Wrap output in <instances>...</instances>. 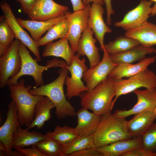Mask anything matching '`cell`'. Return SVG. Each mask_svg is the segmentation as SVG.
Wrapping results in <instances>:
<instances>
[{"label":"cell","mask_w":156,"mask_h":156,"mask_svg":"<svg viewBox=\"0 0 156 156\" xmlns=\"http://www.w3.org/2000/svg\"><path fill=\"white\" fill-rule=\"evenodd\" d=\"M15 150L20 152L25 156H45L35 145L30 146V147L17 148Z\"/></svg>","instance_id":"obj_35"},{"label":"cell","mask_w":156,"mask_h":156,"mask_svg":"<svg viewBox=\"0 0 156 156\" xmlns=\"http://www.w3.org/2000/svg\"><path fill=\"white\" fill-rule=\"evenodd\" d=\"M103 58L97 65L88 69L83 73V79L88 91L92 90L100 83L108 77L111 71L118 64L113 62L109 55L103 51Z\"/></svg>","instance_id":"obj_13"},{"label":"cell","mask_w":156,"mask_h":156,"mask_svg":"<svg viewBox=\"0 0 156 156\" xmlns=\"http://www.w3.org/2000/svg\"><path fill=\"white\" fill-rule=\"evenodd\" d=\"M68 7L53 0H38L27 15L31 20L46 21L59 17L68 11Z\"/></svg>","instance_id":"obj_12"},{"label":"cell","mask_w":156,"mask_h":156,"mask_svg":"<svg viewBox=\"0 0 156 156\" xmlns=\"http://www.w3.org/2000/svg\"><path fill=\"white\" fill-rule=\"evenodd\" d=\"M68 23L66 18L55 23L48 30L46 34L37 42L39 47L45 45L54 40L66 36L68 32Z\"/></svg>","instance_id":"obj_30"},{"label":"cell","mask_w":156,"mask_h":156,"mask_svg":"<svg viewBox=\"0 0 156 156\" xmlns=\"http://www.w3.org/2000/svg\"><path fill=\"white\" fill-rule=\"evenodd\" d=\"M155 49L153 47L146 48L140 44L123 52L109 55V58L113 62L118 64L131 63L144 59L146 55L155 53Z\"/></svg>","instance_id":"obj_25"},{"label":"cell","mask_w":156,"mask_h":156,"mask_svg":"<svg viewBox=\"0 0 156 156\" xmlns=\"http://www.w3.org/2000/svg\"><path fill=\"white\" fill-rule=\"evenodd\" d=\"M8 86L10 96L17 106L18 119L20 125L27 127L35 117L36 104L45 97L30 94L29 91L33 87L29 85L25 86L24 79H21L17 83Z\"/></svg>","instance_id":"obj_4"},{"label":"cell","mask_w":156,"mask_h":156,"mask_svg":"<svg viewBox=\"0 0 156 156\" xmlns=\"http://www.w3.org/2000/svg\"><path fill=\"white\" fill-rule=\"evenodd\" d=\"M88 148H96L92 135L79 136L66 143L61 144L62 156H69Z\"/></svg>","instance_id":"obj_28"},{"label":"cell","mask_w":156,"mask_h":156,"mask_svg":"<svg viewBox=\"0 0 156 156\" xmlns=\"http://www.w3.org/2000/svg\"><path fill=\"white\" fill-rule=\"evenodd\" d=\"M21 42L15 38L6 52L0 57L1 88H4L9 80L16 75L20 70L21 60L18 49Z\"/></svg>","instance_id":"obj_8"},{"label":"cell","mask_w":156,"mask_h":156,"mask_svg":"<svg viewBox=\"0 0 156 156\" xmlns=\"http://www.w3.org/2000/svg\"><path fill=\"white\" fill-rule=\"evenodd\" d=\"M141 148V137L120 140L96 148L103 156H121L126 152Z\"/></svg>","instance_id":"obj_23"},{"label":"cell","mask_w":156,"mask_h":156,"mask_svg":"<svg viewBox=\"0 0 156 156\" xmlns=\"http://www.w3.org/2000/svg\"><path fill=\"white\" fill-rule=\"evenodd\" d=\"M155 114L156 115V107L153 111Z\"/></svg>","instance_id":"obj_44"},{"label":"cell","mask_w":156,"mask_h":156,"mask_svg":"<svg viewBox=\"0 0 156 156\" xmlns=\"http://www.w3.org/2000/svg\"><path fill=\"white\" fill-rule=\"evenodd\" d=\"M94 33L88 26L83 31L77 46V52L80 55H86L92 67L101 61L99 51L100 48L95 45L97 40L93 37Z\"/></svg>","instance_id":"obj_16"},{"label":"cell","mask_w":156,"mask_h":156,"mask_svg":"<svg viewBox=\"0 0 156 156\" xmlns=\"http://www.w3.org/2000/svg\"><path fill=\"white\" fill-rule=\"evenodd\" d=\"M19 125L14 134L12 149L24 148L35 145L46 138L45 134L36 131H30L27 128L23 129Z\"/></svg>","instance_id":"obj_26"},{"label":"cell","mask_w":156,"mask_h":156,"mask_svg":"<svg viewBox=\"0 0 156 156\" xmlns=\"http://www.w3.org/2000/svg\"><path fill=\"white\" fill-rule=\"evenodd\" d=\"M45 134L61 144L66 143L79 136L74 128L66 125L61 127L57 125L53 131L47 132Z\"/></svg>","instance_id":"obj_31"},{"label":"cell","mask_w":156,"mask_h":156,"mask_svg":"<svg viewBox=\"0 0 156 156\" xmlns=\"http://www.w3.org/2000/svg\"><path fill=\"white\" fill-rule=\"evenodd\" d=\"M69 156H103L96 148H88L74 153Z\"/></svg>","instance_id":"obj_36"},{"label":"cell","mask_w":156,"mask_h":156,"mask_svg":"<svg viewBox=\"0 0 156 156\" xmlns=\"http://www.w3.org/2000/svg\"><path fill=\"white\" fill-rule=\"evenodd\" d=\"M11 156H24V155L20 152L17 150L12 151Z\"/></svg>","instance_id":"obj_42"},{"label":"cell","mask_w":156,"mask_h":156,"mask_svg":"<svg viewBox=\"0 0 156 156\" xmlns=\"http://www.w3.org/2000/svg\"><path fill=\"white\" fill-rule=\"evenodd\" d=\"M72 5L74 12L84 9L86 7L83 4L82 0H70Z\"/></svg>","instance_id":"obj_40"},{"label":"cell","mask_w":156,"mask_h":156,"mask_svg":"<svg viewBox=\"0 0 156 156\" xmlns=\"http://www.w3.org/2000/svg\"><path fill=\"white\" fill-rule=\"evenodd\" d=\"M125 36L138 41L146 48L156 45V24L147 21L142 25L126 31Z\"/></svg>","instance_id":"obj_24"},{"label":"cell","mask_w":156,"mask_h":156,"mask_svg":"<svg viewBox=\"0 0 156 156\" xmlns=\"http://www.w3.org/2000/svg\"><path fill=\"white\" fill-rule=\"evenodd\" d=\"M14 34L3 15L0 17V44L9 48L14 41Z\"/></svg>","instance_id":"obj_34"},{"label":"cell","mask_w":156,"mask_h":156,"mask_svg":"<svg viewBox=\"0 0 156 156\" xmlns=\"http://www.w3.org/2000/svg\"><path fill=\"white\" fill-rule=\"evenodd\" d=\"M133 92L137 97V103L129 110H116L112 114L114 116L125 118L143 112L153 111L156 107V88L143 90L137 89Z\"/></svg>","instance_id":"obj_14"},{"label":"cell","mask_w":156,"mask_h":156,"mask_svg":"<svg viewBox=\"0 0 156 156\" xmlns=\"http://www.w3.org/2000/svg\"><path fill=\"white\" fill-rule=\"evenodd\" d=\"M68 71L66 68H61L59 71V76L53 81L38 87H33L29 91L32 95L48 97L55 105V114L59 119L76 116L75 107L67 100L64 92V85Z\"/></svg>","instance_id":"obj_1"},{"label":"cell","mask_w":156,"mask_h":156,"mask_svg":"<svg viewBox=\"0 0 156 156\" xmlns=\"http://www.w3.org/2000/svg\"><path fill=\"white\" fill-rule=\"evenodd\" d=\"M127 124L125 118L116 117L111 113L101 116L96 129L92 135L96 148L131 138Z\"/></svg>","instance_id":"obj_3"},{"label":"cell","mask_w":156,"mask_h":156,"mask_svg":"<svg viewBox=\"0 0 156 156\" xmlns=\"http://www.w3.org/2000/svg\"><path fill=\"white\" fill-rule=\"evenodd\" d=\"M80 57V55L77 53L73 57L70 66L67 65L65 62L60 66L62 68H66L70 73V77L67 75L65 81L67 86L65 96L69 100L74 97L79 96L81 93L88 90L81 80L84 73L88 68L85 64V58L81 59Z\"/></svg>","instance_id":"obj_6"},{"label":"cell","mask_w":156,"mask_h":156,"mask_svg":"<svg viewBox=\"0 0 156 156\" xmlns=\"http://www.w3.org/2000/svg\"><path fill=\"white\" fill-rule=\"evenodd\" d=\"M35 145L45 156H62L61 144L50 137L46 136Z\"/></svg>","instance_id":"obj_32"},{"label":"cell","mask_w":156,"mask_h":156,"mask_svg":"<svg viewBox=\"0 0 156 156\" xmlns=\"http://www.w3.org/2000/svg\"><path fill=\"white\" fill-rule=\"evenodd\" d=\"M102 5L95 3H92L87 24V26L94 31L95 37L100 45L101 50L103 51L105 34L107 33H111L112 31L104 21L103 16L104 10Z\"/></svg>","instance_id":"obj_17"},{"label":"cell","mask_w":156,"mask_h":156,"mask_svg":"<svg viewBox=\"0 0 156 156\" xmlns=\"http://www.w3.org/2000/svg\"><path fill=\"white\" fill-rule=\"evenodd\" d=\"M156 15V3H155L152 7V10L150 16H153Z\"/></svg>","instance_id":"obj_43"},{"label":"cell","mask_w":156,"mask_h":156,"mask_svg":"<svg viewBox=\"0 0 156 156\" xmlns=\"http://www.w3.org/2000/svg\"><path fill=\"white\" fill-rule=\"evenodd\" d=\"M142 148L156 152V123H153L141 137Z\"/></svg>","instance_id":"obj_33"},{"label":"cell","mask_w":156,"mask_h":156,"mask_svg":"<svg viewBox=\"0 0 156 156\" xmlns=\"http://www.w3.org/2000/svg\"><path fill=\"white\" fill-rule=\"evenodd\" d=\"M114 79L108 77L91 91L81 93V106L100 116L111 113L113 99L116 95Z\"/></svg>","instance_id":"obj_2"},{"label":"cell","mask_w":156,"mask_h":156,"mask_svg":"<svg viewBox=\"0 0 156 156\" xmlns=\"http://www.w3.org/2000/svg\"><path fill=\"white\" fill-rule=\"evenodd\" d=\"M26 46L21 42L18 49V52L21 60V66L18 73L15 77L10 79L7 86L18 83V80L21 77L29 75L34 78L36 87L44 85L42 77L43 72L48 68L53 67H60L61 64L65 61L58 60L56 58L48 60L46 66L39 65L36 59H33L27 49Z\"/></svg>","instance_id":"obj_5"},{"label":"cell","mask_w":156,"mask_h":156,"mask_svg":"<svg viewBox=\"0 0 156 156\" xmlns=\"http://www.w3.org/2000/svg\"><path fill=\"white\" fill-rule=\"evenodd\" d=\"M54 107L55 105L47 96L39 101L34 108V119L27 129L29 130L35 127L38 129L42 128L45 122L50 119L51 110Z\"/></svg>","instance_id":"obj_27"},{"label":"cell","mask_w":156,"mask_h":156,"mask_svg":"<svg viewBox=\"0 0 156 156\" xmlns=\"http://www.w3.org/2000/svg\"><path fill=\"white\" fill-rule=\"evenodd\" d=\"M114 84L116 95L112 107L119 97L133 92L138 88L144 87L148 89L156 88V75L147 68L127 79H114Z\"/></svg>","instance_id":"obj_7"},{"label":"cell","mask_w":156,"mask_h":156,"mask_svg":"<svg viewBox=\"0 0 156 156\" xmlns=\"http://www.w3.org/2000/svg\"><path fill=\"white\" fill-rule=\"evenodd\" d=\"M76 116L77 125L74 128L78 135H92L96 129L101 116L83 107L76 112Z\"/></svg>","instance_id":"obj_19"},{"label":"cell","mask_w":156,"mask_h":156,"mask_svg":"<svg viewBox=\"0 0 156 156\" xmlns=\"http://www.w3.org/2000/svg\"><path fill=\"white\" fill-rule=\"evenodd\" d=\"M107 11L106 24L109 26L112 23L111 15L114 14L111 4V0H104Z\"/></svg>","instance_id":"obj_39"},{"label":"cell","mask_w":156,"mask_h":156,"mask_svg":"<svg viewBox=\"0 0 156 156\" xmlns=\"http://www.w3.org/2000/svg\"><path fill=\"white\" fill-rule=\"evenodd\" d=\"M150 1H152V2H155V3H156V0H150Z\"/></svg>","instance_id":"obj_45"},{"label":"cell","mask_w":156,"mask_h":156,"mask_svg":"<svg viewBox=\"0 0 156 156\" xmlns=\"http://www.w3.org/2000/svg\"><path fill=\"white\" fill-rule=\"evenodd\" d=\"M91 6L89 5L82 10L70 12L66 17L68 28L66 36L70 45L75 53L81 34L87 26Z\"/></svg>","instance_id":"obj_10"},{"label":"cell","mask_w":156,"mask_h":156,"mask_svg":"<svg viewBox=\"0 0 156 156\" xmlns=\"http://www.w3.org/2000/svg\"><path fill=\"white\" fill-rule=\"evenodd\" d=\"M38 0H16L20 3L24 13L27 14L33 5Z\"/></svg>","instance_id":"obj_38"},{"label":"cell","mask_w":156,"mask_h":156,"mask_svg":"<svg viewBox=\"0 0 156 156\" xmlns=\"http://www.w3.org/2000/svg\"><path fill=\"white\" fill-rule=\"evenodd\" d=\"M67 36L55 42H51L45 45L42 53L44 57L54 56L65 60L66 64L70 66L75 52L68 44Z\"/></svg>","instance_id":"obj_21"},{"label":"cell","mask_w":156,"mask_h":156,"mask_svg":"<svg viewBox=\"0 0 156 156\" xmlns=\"http://www.w3.org/2000/svg\"><path fill=\"white\" fill-rule=\"evenodd\" d=\"M6 120L0 127V141L6 148L5 156H11L14 134L20 125L18 117L17 109L15 103L12 100L8 105Z\"/></svg>","instance_id":"obj_15"},{"label":"cell","mask_w":156,"mask_h":156,"mask_svg":"<svg viewBox=\"0 0 156 156\" xmlns=\"http://www.w3.org/2000/svg\"><path fill=\"white\" fill-rule=\"evenodd\" d=\"M70 12L67 11L56 18L46 21L23 20L16 18L21 26L27 29L30 33L32 38L37 42L46 31L59 21L66 18Z\"/></svg>","instance_id":"obj_18"},{"label":"cell","mask_w":156,"mask_h":156,"mask_svg":"<svg viewBox=\"0 0 156 156\" xmlns=\"http://www.w3.org/2000/svg\"><path fill=\"white\" fill-rule=\"evenodd\" d=\"M155 53H156V49H155Z\"/></svg>","instance_id":"obj_46"},{"label":"cell","mask_w":156,"mask_h":156,"mask_svg":"<svg viewBox=\"0 0 156 156\" xmlns=\"http://www.w3.org/2000/svg\"><path fill=\"white\" fill-rule=\"evenodd\" d=\"M156 115L153 111H146L135 115L127 121V127L131 138L141 137L154 123Z\"/></svg>","instance_id":"obj_22"},{"label":"cell","mask_w":156,"mask_h":156,"mask_svg":"<svg viewBox=\"0 0 156 156\" xmlns=\"http://www.w3.org/2000/svg\"><path fill=\"white\" fill-rule=\"evenodd\" d=\"M121 156H156V152L141 148L126 152L122 154Z\"/></svg>","instance_id":"obj_37"},{"label":"cell","mask_w":156,"mask_h":156,"mask_svg":"<svg viewBox=\"0 0 156 156\" xmlns=\"http://www.w3.org/2000/svg\"><path fill=\"white\" fill-rule=\"evenodd\" d=\"M0 8L3 15L12 29L15 38L19 39L31 51L38 62L41 60L39 47L18 22L9 4L5 1L1 2Z\"/></svg>","instance_id":"obj_9"},{"label":"cell","mask_w":156,"mask_h":156,"mask_svg":"<svg viewBox=\"0 0 156 156\" xmlns=\"http://www.w3.org/2000/svg\"><path fill=\"white\" fill-rule=\"evenodd\" d=\"M82 2L85 7L90 4L91 2L95 3L102 5L104 3V0H82Z\"/></svg>","instance_id":"obj_41"},{"label":"cell","mask_w":156,"mask_h":156,"mask_svg":"<svg viewBox=\"0 0 156 156\" xmlns=\"http://www.w3.org/2000/svg\"><path fill=\"white\" fill-rule=\"evenodd\" d=\"M140 44L137 40L126 36H120L113 41L104 44L103 51L109 55L120 53Z\"/></svg>","instance_id":"obj_29"},{"label":"cell","mask_w":156,"mask_h":156,"mask_svg":"<svg viewBox=\"0 0 156 156\" xmlns=\"http://www.w3.org/2000/svg\"><path fill=\"white\" fill-rule=\"evenodd\" d=\"M156 56L145 58L138 63H121L118 64L109 73L108 77L115 79H122L125 77L129 78L147 68L150 64L154 63Z\"/></svg>","instance_id":"obj_20"},{"label":"cell","mask_w":156,"mask_h":156,"mask_svg":"<svg viewBox=\"0 0 156 156\" xmlns=\"http://www.w3.org/2000/svg\"><path fill=\"white\" fill-rule=\"evenodd\" d=\"M152 3L150 0H141L137 7L128 12L121 21L116 22L114 25L126 31L142 25L150 16Z\"/></svg>","instance_id":"obj_11"}]
</instances>
